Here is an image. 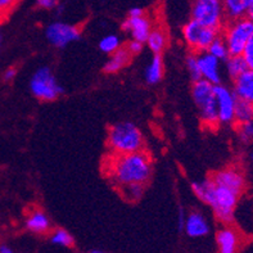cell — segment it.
<instances>
[{"mask_svg": "<svg viewBox=\"0 0 253 253\" xmlns=\"http://www.w3.org/2000/svg\"><path fill=\"white\" fill-rule=\"evenodd\" d=\"M248 17H250L251 19H253V3L250 8V12H248Z\"/></svg>", "mask_w": 253, "mask_h": 253, "instance_id": "cell-38", "label": "cell"}, {"mask_svg": "<svg viewBox=\"0 0 253 253\" xmlns=\"http://www.w3.org/2000/svg\"><path fill=\"white\" fill-rule=\"evenodd\" d=\"M216 244L218 253H239L242 248L241 233L230 224H225L216 233Z\"/></svg>", "mask_w": 253, "mask_h": 253, "instance_id": "cell-12", "label": "cell"}, {"mask_svg": "<svg viewBox=\"0 0 253 253\" xmlns=\"http://www.w3.org/2000/svg\"><path fill=\"white\" fill-rule=\"evenodd\" d=\"M36 3L42 9H53V8L58 5L59 0H38Z\"/></svg>", "mask_w": 253, "mask_h": 253, "instance_id": "cell-33", "label": "cell"}, {"mask_svg": "<svg viewBox=\"0 0 253 253\" xmlns=\"http://www.w3.org/2000/svg\"><path fill=\"white\" fill-rule=\"evenodd\" d=\"M165 72V66H164V59L161 57V54H154L151 62L147 64L144 71V79L147 84L149 85H156L160 83L164 77Z\"/></svg>", "mask_w": 253, "mask_h": 253, "instance_id": "cell-19", "label": "cell"}, {"mask_svg": "<svg viewBox=\"0 0 253 253\" xmlns=\"http://www.w3.org/2000/svg\"><path fill=\"white\" fill-rule=\"evenodd\" d=\"M122 197L130 202H136L144 194V185L143 184H131V185H125L119 188Z\"/></svg>", "mask_w": 253, "mask_h": 253, "instance_id": "cell-26", "label": "cell"}, {"mask_svg": "<svg viewBox=\"0 0 253 253\" xmlns=\"http://www.w3.org/2000/svg\"><path fill=\"white\" fill-rule=\"evenodd\" d=\"M233 90L239 100L253 104V70L247 68L243 74L233 80Z\"/></svg>", "mask_w": 253, "mask_h": 253, "instance_id": "cell-16", "label": "cell"}, {"mask_svg": "<svg viewBox=\"0 0 253 253\" xmlns=\"http://www.w3.org/2000/svg\"><path fill=\"white\" fill-rule=\"evenodd\" d=\"M192 96L203 125L207 127H216L220 125L215 96V85L206 80L194 81L192 87Z\"/></svg>", "mask_w": 253, "mask_h": 253, "instance_id": "cell-4", "label": "cell"}, {"mask_svg": "<svg viewBox=\"0 0 253 253\" xmlns=\"http://www.w3.org/2000/svg\"><path fill=\"white\" fill-rule=\"evenodd\" d=\"M152 160L144 151L113 154L107 162V176L117 188L131 184H145L151 179Z\"/></svg>", "mask_w": 253, "mask_h": 253, "instance_id": "cell-1", "label": "cell"}, {"mask_svg": "<svg viewBox=\"0 0 253 253\" xmlns=\"http://www.w3.org/2000/svg\"><path fill=\"white\" fill-rule=\"evenodd\" d=\"M3 21H4V19H3V18H1V17H0V23L3 22Z\"/></svg>", "mask_w": 253, "mask_h": 253, "instance_id": "cell-42", "label": "cell"}, {"mask_svg": "<svg viewBox=\"0 0 253 253\" xmlns=\"http://www.w3.org/2000/svg\"><path fill=\"white\" fill-rule=\"evenodd\" d=\"M242 57H243L244 62H246V64H247V67L252 68L253 70V34L252 36H251L250 40H248L243 53H242Z\"/></svg>", "mask_w": 253, "mask_h": 253, "instance_id": "cell-31", "label": "cell"}, {"mask_svg": "<svg viewBox=\"0 0 253 253\" xmlns=\"http://www.w3.org/2000/svg\"><path fill=\"white\" fill-rule=\"evenodd\" d=\"M21 0H0V17L5 19L13 10L16 9Z\"/></svg>", "mask_w": 253, "mask_h": 253, "instance_id": "cell-30", "label": "cell"}, {"mask_svg": "<svg viewBox=\"0 0 253 253\" xmlns=\"http://www.w3.org/2000/svg\"><path fill=\"white\" fill-rule=\"evenodd\" d=\"M181 32H183V39L185 44L194 53L207 50L210 45L213 42V40L220 35V31L207 27V26L197 22L194 19H189L183 26Z\"/></svg>", "mask_w": 253, "mask_h": 253, "instance_id": "cell-8", "label": "cell"}, {"mask_svg": "<svg viewBox=\"0 0 253 253\" xmlns=\"http://www.w3.org/2000/svg\"><path fill=\"white\" fill-rule=\"evenodd\" d=\"M143 14H145V12L143 8H140V6H134V8H131V9L128 10V16L130 17H139L143 16Z\"/></svg>", "mask_w": 253, "mask_h": 253, "instance_id": "cell-35", "label": "cell"}, {"mask_svg": "<svg viewBox=\"0 0 253 253\" xmlns=\"http://www.w3.org/2000/svg\"><path fill=\"white\" fill-rule=\"evenodd\" d=\"M45 36L55 48H66L71 42H77L81 38V31L77 26L55 21L48 25L45 30Z\"/></svg>", "mask_w": 253, "mask_h": 253, "instance_id": "cell-10", "label": "cell"}, {"mask_svg": "<svg viewBox=\"0 0 253 253\" xmlns=\"http://www.w3.org/2000/svg\"><path fill=\"white\" fill-rule=\"evenodd\" d=\"M248 122H253V104L238 99L237 107H235L234 124L241 125V124H248Z\"/></svg>", "mask_w": 253, "mask_h": 253, "instance_id": "cell-23", "label": "cell"}, {"mask_svg": "<svg viewBox=\"0 0 253 253\" xmlns=\"http://www.w3.org/2000/svg\"><path fill=\"white\" fill-rule=\"evenodd\" d=\"M143 44H144V42H138V40H132L131 39V42H128L125 48L127 49L128 53L131 55H138L140 54L141 50H143Z\"/></svg>", "mask_w": 253, "mask_h": 253, "instance_id": "cell-32", "label": "cell"}, {"mask_svg": "<svg viewBox=\"0 0 253 253\" xmlns=\"http://www.w3.org/2000/svg\"><path fill=\"white\" fill-rule=\"evenodd\" d=\"M197 61H198L201 80L209 81L213 85L221 84V61L210 54L207 50L197 53Z\"/></svg>", "mask_w": 253, "mask_h": 253, "instance_id": "cell-11", "label": "cell"}, {"mask_svg": "<svg viewBox=\"0 0 253 253\" xmlns=\"http://www.w3.org/2000/svg\"><path fill=\"white\" fill-rule=\"evenodd\" d=\"M16 75H17L16 68H14V67L6 68V70L4 71V74H3V80L5 81V83H10V81L14 80Z\"/></svg>", "mask_w": 253, "mask_h": 253, "instance_id": "cell-34", "label": "cell"}, {"mask_svg": "<svg viewBox=\"0 0 253 253\" xmlns=\"http://www.w3.org/2000/svg\"><path fill=\"white\" fill-rule=\"evenodd\" d=\"M0 253H14V252H13L10 247H8V246H5V244H1V246H0Z\"/></svg>", "mask_w": 253, "mask_h": 253, "instance_id": "cell-37", "label": "cell"}, {"mask_svg": "<svg viewBox=\"0 0 253 253\" xmlns=\"http://www.w3.org/2000/svg\"><path fill=\"white\" fill-rule=\"evenodd\" d=\"M228 19L248 16L253 0H222Z\"/></svg>", "mask_w": 253, "mask_h": 253, "instance_id": "cell-20", "label": "cell"}, {"mask_svg": "<svg viewBox=\"0 0 253 253\" xmlns=\"http://www.w3.org/2000/svg\"><path fill=\"white\" fill-rule=\"evenodd\" d=\"M238 138L243 144H252L253 143V122L237 125Z\"/></svg>", "mask_w": 253, "mask_h": 253, "instance_id": "cell-28", "label": "cell"}, {"mask_svg": "<svg viewBox=\"0 0 253 253\" xmlns=\"http://www.w3.org/2000/svg\"><path fill=\"white\" fill-rule=\"evenodd\" d=\"M50 242L55 246L61 247H72L74 246V237L64 229H55L50 235Z\"/></svg>", "mask_w": 253, "mask_h": 253, "instance_id": "cell-27", "label": "cell"}, {"mask_svg": "<svg viewBox=\"0 0 253 253\" xmlns=\"http://www.w3.org/2000/svg\"><path fill=\"white\" fill-rule=\"evenodd\" d=\"M247 68V64L242 55H229L228 59L225 61V71L231 80H235L237 77L241 76Z\"/></svg>", "mask_w": 253, "mask_h": 253, "instance_id": "cell-22", "label": "cell"}, {"mask_svg": "<svg viewBox=\"0 0 253 253\" xmlns=\"http://www.w3.org/2000/svg\"><path fill=\"white\" fill-rule=\"evenodd\" d=\"M250 158H251V161H252V162H253V152H252V153H251Z\"/></svg>", "mask_w": 253, "mask_h": 253, "instance_id": "cell-40", "label": "cell"}, {"mask_svg": "<svg viewBox=\"0 0 253 253\" xmlns=\"http://www.w3.org/2000/svg\"><path fill=\"white\" fill-rule=\"evenodd\" d=\"M192 190L197 198L211 207L217 221L224 225L233 222L239 197L242 196L241 193L228 186L216 184L211 177L193 183Z\"/></svg>", "mask_w": 253, "mask_h": 253, "instance_id": "cell-2", "label": "cell"}, {"mask_svg": "<svg viewBox=\"0 0 253 253\" xmlns=\"http://www.w3.org/2000/svg\"><path fill=\"white\" fill-rule=\"evenodd\" d=\"M120 48H122L121 39L117 35H115V34H109V35H106L104 38L100 39L99 49L104 54H113Z\"/></svg>", "mask_w": 253, "mask_h": 253, "instance_id": "cell-24", "label": "cell"}, {"mask_svg": "<svg viewBox=\"0 0 253 253\" xmlns=\"http://www.w3.org/2000/svg\"><path fill=\"white\" fill-rule=\"evenodd\" d=\"M185 217H186V215L184 213L183 210H180V212H179V228H180V230H183L184 222H185Z\"/></svg>", "mask_w": 253, "mask_h": 253, "instance_id": "cell-36", "label": "cell"}, {"mask_svg": "<svg viewBox=\"0 0 253 253\" xmlns=\"http://www.w3.org/2000/svg\"><path fill=\"white\" fill-rule=\"evenodd\" d=\"M89 253H104V252H102V251H91V252H89Z\"/></svg>", "mask_w": 253, "mask_h": 253, "instance_id": "cell-39", "label": "cell"}, {"mask_svg": "<svg viewBox=\"0 0 253 253\" xmlns=\"http://www.w3.org/2000/svg\"><path fill=\"white\" fill-rule=\"evenodd\" d=\"M215 96L216 104H217L218 124H221V125L234 124L238 98L233 87H229L222 84L215 85Z\"/></svg>", "mask_w": 253, "mask_h": 253, "instance_id": "cell-9", "label": "cell"}, {"mask_svg": "<svg viewBox=\"0 0 253 253\" xmlns=\"http://www.w3.org/2000/svg\"><path fill=\"white\" fill-rule=\"evenodd\" d=\"M145 42H147L148 48L151 49L154 54H161L169 44V38H167V34L164 29L153 27Z\"/></svg>", "mask_w": 253, "mask_h": 253, "instance_id": "cell-21", "label": "cell"}, {"mask_svg": "<svg viewBox=\"0 0 253 253\" xmlns=\"http://www.w3.org/2000/svg\"><path fill=\"white\" fill-rule=\"evenodd\" d=\"M211 179L216 184L228 186L230 189H234L237 192H239L241 194L246 189V176H244L243 171L237 166L225 167L222 170L213 173Z\"/></svg>", "mask_w": 253, "mask_h": 253, "instance_id": "cell-13", "label": "cell"}, {"mask_svg": "<svg viewBox=\"0 0 253 253\" xmlns=\"http://www.w3.org/2000/svg\"><path fill=\"white\" fill-rule=\"evenodd\" d=\"M253 34V19L248 16L228 19L220 31L230 55H242Z\"/></svg>", "mask_w": 253, "mask_h": 253, "instance_id": "cell-5", "label": "cell"}, {"mask_svg": "<svg viewBox=\"0 0 253 253\" xmlns=\"http://www.w3.org/2000/svg\"><path fill=\"white\" fill-rule=\"evenodd\" d=\"M26 228L35 234H46L50 230V220L42 210H32L26 217Z\"/></svg>", "mask_w": 253, "mask_h": 253, "instance_id": "cell-17", "label": "cell"}, {"mask_svg": "<svg viewBox=\"0 0 253 253\" xmlns=\"http://www.w3.org/2000/svg\"><path fill=\"white\" fill-rule=\"evenodd\" d=\"M131 57L132 55L128 53L127 49H126L125 46H122L119 50L115 51L113 54H111L109 59L106 62V64H104V68H103V70H104L106 74H116V72L121 71L122 68H125L126 66L130 63Z\"/></svg>", "mask_w": 253, "mask_h": 253, "instance_id": "cell-18", "label": "cell"}, {"mask_svg": "<svg viewBox=\"0 0 253 253\" xmlns=\"http://www.w3.org/2000/svg\"><path fill=\"white\" fill-rule=\"evenodd\" d=\"M0 45H1V34H0Z\"/></svg>", "mask_w": 253, "mask_h": 253, "instance_id": "cell-41", "label": "cell"}, {"mask_svg": "<svg viewBox=\"0 0 253 253\" xmlns=\"http://www.w3.org/2000/svg\"><path fill=\"white\" fill-rule=\"evenodd\" d=\"M122 30L125 32H128L132 40L145 42L151 31L153 30V23H152L151 18L145 14L139 17L128 16L122 23Z\"/></svg>", "mask_w": 253, "mask_h": 253, "instance_id": "cell-14", "label": "cell"}, {"mask_svg": "<svg viewBox=\"0 0 253 253\" xmlns=\"http://www.w3.org/2000/svg\"><path fill=\"white\" fill-rule=\"evenodd\" d=\"M209 221L206 216L201 211H192L189 212L185 217L183 230L185 231L186 235L190 238H202L210 233Z\"/></svg>", "mask_w": 253, "mask_h": 253, "instance_id": "cell-15", "label": "cell"}, {"mask_svg": "<svg viewBox=\"0 0 253 253\" xmlns=\"http://www.w3.org/2000/svg\"><path fill=\"white\" fill-rule=\"evenodd\" d=\"M30 90L35 98L44 102L58 99L63 93V87L49 67H40L34 72L30 80Z\"/></svg>", "mask_w": 253, "mask_h": 253, "instance_id": "cell-7", "label": "cell"}, {"mask_svg": "<svg viewBox=\"0 0 253 253\" xmlns=\"http://www.w3.org/2000/svg\"><path fill=\"white\" fill-rule=\"evenodd\" d=\"M190 17V19L217 31H221L228 21L222 0H192Z\"/></svg>", "mask_w": 253, "mask_h": 253, "instance_id": "cell-6", "label": "cell"}, {"mask_svg": "<svg viewBox=\"0 0 253 253\" xmlns=\"http://www.w3.org/2000/svg\"><path fill=\"white\" fill-rule=\"evenodd\" d=\"M186 68H188V72H189L190 77H192L193 83L201 80L198 61H197V53H192V54L186 57Z\"/></svg>", "mask_w": 253, "mask_h": 253, "instance_id": "cell-29", "label": "cell"}, {"mask_svg": "<svg viewBox=\"0 0 253 253\" xmlns=\"http://www.w3.org/2000/svg\"><path fill=\"white\" fill-rule=\"evenodd\" d=\"M107 143L112 154H128L143 151L144 138L132 122H117L109 127Z\"/></svg>", "mask_w": 253, "mask_h": 253, "instance_id": "cell-3", "label": "cell"}, {"mask_svg": "<svg viewBox=\"0 0 253 253\" xmlns=\"http://www.w3.org/2000/svg\"><path fill=\"white\" fill-rule=\"evenodd\" d=\"M207 51H209L210 54H212L215 58H217L218 61H221V62L226 61V59L229 58V55H230L228 46H226L225 42L222 40L221 35H218L217 38L213 40V42L210 45V48L207 49Z\"/></svg>", "mask_w": 253, "mask_h": 253, "instance_id": "cell-25", "label": "cell"}]
</instances>
